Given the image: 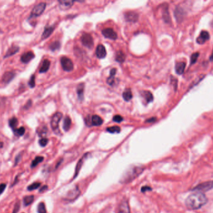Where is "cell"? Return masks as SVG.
Instances as JSON below:
<instances>
[{"mask_svg":"<svg viewBox=\"0 0 213 213\" xmlns=\"http://www.w3.org/2000/svg\"><path fill=\"white\" fill-rule=\"evenodd\" d=\"M207 199L204 193L197 192L193 193L186 200L185 204L190 209H198L206 204Z\"/></svg>","mask_w":213,"mask_h":213,"instance_id":"1","label":"cell"},{"mask_svg":"<svg viewBox=\"0 0 213 213\" xmlns=\"http://www.w3.org/2000/svg\"><path fill=\"white\" fill-rule=\"evenodd\" d=\"M144 169L145 168L141 165L133 166L131 168H129L123 174L122 178H121L120 182L124 184L130 183L140 176L144 171Z\"/></svg>","mask_w":213,"mask_h":213,"instance_id":"2","label":"cell"},{"mask_svg":"<svg viewBox=\"0 0 213 213\" xmlns=\"http://www.w3.org/2000/svg\"><path fill=\"white\" fill-rule=\"evenodd\" d=\"M213 188V181L205 182L197 185L192 189V191L200 192H205L209 191Z\"/></svg>","mask_w":213,"mask_h":213,"instance_id":"3","label":"cell"},{"mask_svg":"<svg viewBox=\"0 0 213 213\" xmlns=\"http://www.w3.org/2000/svg\"><path fill=\"white\" fill-rule=\"evenodd\" d=\"M62 118V114L60 112H57L56 113H55L53 116L52 117L51 119V128L52 129V130L54 131L57 133H59V123L60 122V121L61 120Z\"/></svg>","mask_w":213,"mask_h":213,"instance_id":"4","label":"cell"},{"mask_svg":"<svg viewBox=\"0 0 213 213\" xmlns=\"http://www.w3.org/2000/svg\"><path fill=\"white\" fill-rule=\"evenodd\" d=\"M61 64L62 69L66 71L70 72L74 69V64L69 58L62 56L61 58Z\"/></svg>","mask_w":213,"mask_h":213,"instance_id":"5","label":"cell"},{"mask_svg":"<svg viewBox=\"0 0 213 213\" xmlns=\"http://www.w3.org/2000/svg\"><path fill=\"white\" fill-rule=\"evenodd\" d=\"M46 7V3H40L33 8L31 13L30 18L40 16L44 11Z\"/></svg>","mask_w":213,"mask_h":213,"instance_id":"6","label":"cell"},{"mask_svg":"<svg viewBox=\"0 0 213 213\" xmlns=\"http://www.w3.org/2000/svg\"><path fill=\"white\" fill-rule=\"evenodd\" d=\"M81 42L84 46L91 49L94 46V40L93 38L90 34L84 33L81 36Z\"/></svg>","mask_w":213,"mask_h":213,"instance_id":"7","label":"cell"},{"mask_svg":"<svg viewBox=\"0 0 213 213\" xmlns=\"http://www.w3.org/2000/svg\"><path fill=\"white\" fill-rule=\"evenodd\" d=\"M80 191L79 187L75 186L73 189H72L69 191H68L66 195L64 200L67 201H73L75 200L77 197L80 195Z\"/></svg>","mask_w":213,"mask_h":213,"instance_id":"8","label":"cell"},{"mask_svg":"<svg viewBox=\"0 0 213 213\" xmlns=\"http://www.w3.org/2000/svg\"><path fill=\"white\" fill-rule=\"evenodd\" d=\"M102 33L104 37L115 40L117 38V34L112 28H105L102 31Z\"/></svg>","mask_w":213,"mask_h":213,"instance_id":"9","label":"cell"},{"mask_svg":"<svg viewBox=\"0 0 213 213\" xmlns=\"http://www.w3.org/2000/svg\"><path fill=\"white\" fill-rule=\"evenodd\" d=\"M210 35L209 33L207 31H202L197 38H196V43L199 45H203L209 40Z\"/></svg>","mask_w":213,"mask_h":213,"instance_id":"10","label":"cell"},{"mask_svg":"<svg viewBox=\"0 0 213 213\" xmlns=\"http://www.w3.org/2000/svg\"><path fill=\"white\" fill-rule=\"evenodd\" d=\"M175 16L176 19L178 22L181 23L183 20L184 18H185L186 15V13L184 9L180 7V6H177L175 10Z\"/></svg>","mask_w":213,"mask_h":213,"instance_id":"11","label":"cell"},{"mask_svg":"<svg viewBox=\"0 0 213 213\" xmlns=\"http://www.w3.org/2000/svg\"><path fill=\"white\" fill-rule=\"evenodd\" d=\"M118 213H130L129 204L127 200H123L120 202Z\"/></svg>","mask_w":213,"mask_h":213,"instance_id":"12","label":"cell"},{"mask_svg":"<svg viewBox=\"0 0 213 213\" xmlns=\"http://www.w3.org/2000/svg\"><path fill=\"white\" fill-rule=\"evenodd\" d=\"M125 19L129 22H136L138 21V14L134 11H128L125 13Z\"/></svg>","mask_w":213,"mask_h":213,"instance_id":"13","label":"cell"},{"mask_svg":"<svg viewBox=\"0 0 213 213\" xmlns=\"http://www.w3.org/2000/svg\"><path fill=\"white\" fill-rule=\"evenodd\" d=\"M95 54L97 58L100 59L104 58L106 55V51L105 46L103 45H99L96 48Z\"/></svg>","mask_w":213,"mask_h":213,"instance_id":"14","label":"cell"},{"mask_svg":"<svg viewBox=\"0 0 213 213\" xmlns=\"http://www.w3.org/2000/svg\"><path fill=\"white\" fill-rule=\"evenodd\" d=\"M35 57V55L32 51H28L22 55L21 57V61L24 62V63H28V62L31 61Z\"/></svg>","mask_w":213,"mask_h":213,"instance_id":"15","label":"cell"},{"mask_svg":"<svg viewBox=\"0 0 213 213\" xmlns=\"http://www.w3.org/2000/svg\"><path fill=\"white\" fill-rule=\"evenodd\" d=\"M87 154H84L83 157H82L80 160L78 161V163H77V165H76V167H75V173H74V179H75L77 176H78V174L79 173V171L80 170V169L82 166V165H83L84 164V162L85 161V159H86V158L87 157Z\"/></svg>","mask_w":213,"mask_h":213,"instance_id":"16","label":"cell"},{"mask_svg":"<svg viewBox=\"0 0 213 213\" xmlns=\"http://www.w3.org/2000/svg\"><path fill=\"white\" fill-rule=\"evenodd\" d=\"M162 14H163V18L164 21L166 23H171V17L169 15V13L168 11V4H166L165 5H164V7L163 8L162 11Z\"/></svg>","mask_w":213,"mask_h":213,"instance_id":"17","label":"cell"},{"mask_svg":"<svg viewBox=\"0 0 213 213\" xmlns=\"http://www.w3.org/2000/svg\"><path fill=\"white\" fill-rule=\"evenodd\" d=\"M186 62H178L175 65V71L179 75L183 74L184 71L186 68Z\"/></svg>","mask_w":213,"mask_h":213,"instance_id":"18","label":"cell"},{"mask_svg":"<svg viewBox=\"0 0 213 213\" xmlns=\"http://www.w3.org/2000/svg\"><path fill=\"white\" fill-rule=\"evenodd\" d=\"M14 76H15V75H14L13 72L11 71L6 72L2 77V81L4 83L8 84L9 82L11 81V80L14 78Z\"/></svg>","mask_w":213,"mask_h":213,"instance_id":"19","label":"cell"},{"mask_svg":"<svg viewBox=\"0 0 213 213\" xmlns=\"http://www.w3.org/2000/svg\"><path fill=\"white\" fill-rule=\"evenodd\" d=\"M19 46H16V45L12 46L11 47L9 48V49L8 50L5 56H4V58H6L8 57L14 55L19 51Z\"/></svg>","mask_w":213,"mask_h":213,"instance_id":"20","label":"cell"},{"mask_svg":"<svg viewBox=\"0 0 213 213\" xmlns=\"http://www.w3.org/2000/svg\"><path fill=\"white\" fill-rule=\"evenodd\" d=\"M54 26H46L42 35L41 37L42 40H45V39L49 37L50 35L52 33L53 31H54Z\"/></svg>","mask_w":213,"mask_h":213,"instance_id":"21","label":"cell"},{"mask_svg":"<svg viewBox=\"0 0 213 213\" xmlns=\"http://www.w3.org/2000/svg\"><path fill=\"white\" fill-rule=\"evenodd\" d=\"M50 65H51V62L49 60H44V61H43L42 64L40 67L39 72H41V73H44V72H47L49 68Z\"/></svg>","mask_w":213,"mask_h":213,"instance_id":"22","label":"cell"},{"mask_svg":"<svg viewBox=\"0 0 213 213\" xmlns=\"http://www.w3.org/2000/svg\"><path fill=\"white\" fill-rule=\"evenodd\" d=\"M59 5L61 9H67L70 8L74 3V1H64V0H62V1H59Z\"/></svg>","mask_w":213,"mask_h":213,"instance_id":"23","label":"cell"},{"mask_svg":"<svg viewBox=\"0 0 213 213\" xmlns=\"http://www.w3.org/2000/svg\"><path fill=\"white\" fill-rule=\"evenodd\" d=\"M103 119H102L98 115H93L92 117V124L93 126H99L102 124Z\"/></svg>","mask_w":213,"mask_h":213,"instance_id":"24","label":"cell"},{"mask_svg":"<svg viewBox=\"0 0 213 213\" xmlns=\"http://www.w3.org/2000/svg\"><path fill=\"white\" fill-rule=\"evenodd\" d=\"M142 95L145 100L146 101L147 103H151L153 101V96L151 92H150L148 91H145L142 93Z\"/></svg>","mask_w":213,"mask_h":213,"instance_id":"25","label":"cell"},{"mask_svg":"<svg viewBox=\"0 0 213 213\" xmlns=\"http://www.w3.org/2000/svg\"><path fill=\"white\" fill-rule=\"evenodd\" d=\"M84 84H79L77 88V93L78 94V98L81 101L84 98Z\"/></svg>","mask_w":213,"mask_h":213,"instance_id":"26","label":"cell"},{"mask_svg":"<svg viewBox=\"0 0 213 213\" xmlns=\"http://www.w3.org/2000/svg\"><path fill=\"white\" fill-rule=\"evenodd\" d=\"M71 126V119L69 116H66L63 123V129L65 131H68Z\"/></svg>","mask_w":213,"mask_h":213,"instance_id":"27","label":"cell"},{"mask_svg":"<svg viewBox=\"0 0 213 213\" xmlns=\"http://www.w3.org/2000/svg\"><path fill=\"white\" fill-rule=\"evenodd\" d=\"M122 96H123V98L124 99V100L126 101H129L130 100H131L133 97L131 89H130V88L126 89L123 93Z\"/></svg>","mask_w":213,"mask_h":213,"instance_id":"28","label":"cell"},{"mask_svg":"<svg viewBox=\"0 0 213 213\" xmlns=\"http://www.w3.org/2000/svg\"><path fill=\"white\" fill-rule=\"evenodd\" d=\"M18 121L16 117H13L9 120V126L13 130V131H15L16 130V127L18 126Z\"/></svg>","mask_w":213,"mask_h":213,"instance_id":"29","label":"cell"},{"mask_svg":"<svg viewBox=\"0 0 213 213\" xmlns=\"http://www.w3.org/2000/svg\"><path fill=\"white\" fill-rule=\"evenodd\" d=\"M125 55L122 51H118L116 53L115 60L119 62H123L125 60Z\"/></svg>","mask_w":213,"mask_h":213,"instance_id":"30","label":"cell"},{"mask_svg":"<svg viewBox=\"0 0 213 213\" xmlns=\"http://www.w3.org/2000/svg\"><path fill=\"white\" fill-rule=\"evenodd\" d=\"M34 200H35V197H34L33 195L26 196L25 197H24V198H23L24 204H25L26 206L30 205L34 201Z\"/></svg>","mask_w":213,"mask_h":213,"instance_id":"31","label":"cell"},{"mask_svg":"<svg viewBox=\"0 0 213 213\" xmlns=\"http://www.w3.org/2000/svg\"><path fill=\"white\" fill-rule=\"evenodd\" d=\"M205 76H206V75H200L199 76H198V77H197V78H196L195 80H194V81L193 82V83L191 84V86H190V88H189V89H191V88H193V87H194V86H196L197 84H199V83H200V82H201V81L203 79L205 78ZM189 89H188V90H189Z\"/></svg>","mask_w":213,"mask_h":213,"instance_id":"32","label":"cell"},{"mask_svg":"<svg viewBox=\"0 0 213 213\" xmlns=\"http://www.w3.org/2000/svg\"><path fill=\"white\" fill-rule=\"evenodd\" d=\"M106 131L110 133H119L121 131V129L118 126H114L109 127L106 129Z\"/></svg>","mask_w":213,"mask_h":213,"instance_id":"33","label":"cell"},{"mask_svg":"<svg viewBox=\"0 0 213 213\" xmlns=\"http://www.w3.org/2000/svg\"><path fill=\"white\" fill-rule=\"evenodd\" d=\"M61 47V43L58 41H56L52 42L49 46L50 50L52 51H54L56 50H59Z\"/></svg>","mask_w":213,"mask_h":213,"instance_id":"34","label":"cell"},{"mask_svg":"<svg viewBox=\"0 0 213 213\" xmlns=\"http://www.w3.org/2000/svg\"><path fill=\"white\" fill-rule=\"evenodd\" d=\"M43 160H44V157H42V156H37V157H36V158L34 159V160L32 162V163H31V168H33L36 167L40 163L42 162Z\"/></svg>","mask_w":213,"mask_h":213,"instance_id":"35","label":"cell"},{"mask_svg":"<svg viewBox=\"0 0 213 213\" xmlns=\"http://www.w3.org/2000/svg\"><path fill=\"white\" fill-rule=\"evenodd\" d=\"M37 212L38 213H46V206L44 202H40L37 206Z\"/></svg>","mask_w":213,"mask_h":213,"instance_id":"36","label":"cell"},{"mask_svg":"<svg viewBox=\"0 0 213 213\" xmlns=\"http://www.w3.org/2000/svg\"><path fill=\"white\" fill-rule=\"evenodd\" d=\"M41 184L40 182H34L28 187V190L32 191L35 190H37V188H39L41 186Z\"/></svg>","mask_w":213,"mask_h":213,"instance_id":"37","label":"cell"},{"mask_svg":"<svg viewBox=\"0 0 213 213\" xmlns=\"http://www.w3.org/2000/svg\"><path fill=\"white\" fill-rule=\"evenodd\" d=\"M199 56H200V53L196 52V53H193L191 56V61H191V65H193V64L196 63Z\"/></svg>","mask_w":213,"mask_h":213,"instance_id":"38","label":"cell"},{"mask_svg":"<svg viewBox=\"0 0 213 213\" xmlns=\"http://www.w3.org/2000/svg\"><path fill=\"white\" fill-rule=\"evenodd\" d=\"M14 133H15V134L16 136H21L25 133V128L24 127H20L18 129H16V130L15 131H14Z\"/></svg>","mask_w":213,"mask_h":213,"instance_id":"39","label":"cell"},{"mask_svg":"<svg viewBox=\"0 0 213 213\" xmlns=\"http://www.w3.org/2000/svg\"><path fill=\"white\" fill-rule=\"evenodd\" d=\"M35 75H32L30 77V81L28 82V84L30 86V88H33L35 87Z\"/></svg>","mask_w":213,"mask_h":213,"instance_id":"40","label":"cell"},{"mask_svg":"<svg viewBox=\"0 0 213 213\" xmlns=\"http://www.w3.org/2000/svg\"><path fill=\"white\" fill-rule=\"evenodd\" d=\"M171 84L173 85L175 91H176L178 88V80L173 76H171Z\"/></svg>","mask_w":213,"mask_h":213,"instance_id":"41","label":"cell"},{"mask_svg":"<svg viewBox=\"0 0 213 213\" xmlns=\"http://www.w3.org/2000/svg\"><path fill=\"white\" fill-rule=\"evenodd\" d=\"M39 143L41 146L44 147L48 143V139L46 138H42L39 141Z\"/></svg>","mask_w":213,"mask_h":213,"instance_id":"42","label":"cell"},{"mask_svg":"<svg viewBox=\"0 0 213 213\" xmlns=\"http://www.w3.org/2000/svg\"><path fill=\"white\" fill-rule=\"evenodd\" d=\"M113 120H114V121H115V122L120 123V122H122V121L123 120V118L120 115L117 114V115H115V116H114Z\"/></svg>","mask_w":213,"mask_h":213,"instance_id":"43","label":"cell"},{"mask_svg":"<svg viewBox=\"0 0 213 213\" xmlns=\"http://www.w3.org/2000/svg\"><path fill=\"white\" fill-rule=\"evenodd\" d=\"M114 77L115 76H110L107 78V80H106V83H107L110 86H113V84H114V82H115V77Z\"/></svg>","mask_w":213,"mask_h":213,"instance_id":"44","label":"cell"},{"mask_svg":"<svg viewBox=\"0 0 213 213\" xmlns=\"http://www.w3.org/2000/svg\"><path fill=\"white\" fill-rule=\"evenodd\" d=\"M47 131V129L46 128V127H43L42 129L41 130H40L39 132V136H42V138H44V136L46 134Z\"/></svg>","mask_w":213,"mask_h":213,"instance_id":"45","label":"cell"},{"mask_svg":"<svg viewBox=\"0 0 213 213\" xmlns=\"http://www.w3.org/2000/svg\"><path fill=\"white\" fill-rule=\"evenodd\" d=\"M19 209H20V202H18L16 203L15 206H14L12 213H17Z\"/></svg>","mask_w":213,"mask_h":213,"instance_id":"46","label":"cell"},{"mask_svg":"<svg viewBox=\"0 0 213 213\" xmlns=\"http://www.w3.org/2000/svg\"><path fill=\"white\" fill-rule=\"evenodd\" d=\"M152 188L150 186H143L141 189V191L142 192H145L146 191H152Z\"/></svg>","mask_w":213,"mask_h":213,"instance_id":"47","label":"cell"},{"mask_svg":"<svg viewBox=\"0 0 213 213\" xmlns=\"http://www.w3.org/2000/svg\"><path fill=\"white\" fill-rule=\"evenodd\" d=\"M6 186V184L3 183L0 185V195H1V194L3 192V191H4V190H5Z\"/></svg>","mask_w":213,"mask_h":213,"instance_id":"48","label":"cell"},{"mask_svg":"<svg viewBox=\"0 0 213 213\" xmlns=\"http://www.w3.org/2000/svg\"><path fill=\"white\" fill-rule=\"evenodd\" d=\"M21 159V154H19L15 159V161H14V163H14V166L17 165V164L19 163V161H20Z\"/></svg>","mask_w":213,"mask_h":213,"instance_id":"49","label":"cell"},{"mask_svg":"<svg viewBox=\"0 0 213 213\" xmlns=\"http://www.w3.org/2000/svg\"><path fill=\"white\" fill-rule=\"evenodd\" d=\"M31 104H32V101H31V100H29V101H28V103H27L26 104V105L25 106V108L26 109H29V108L31 107Z\"/></svg>","mask_w":213,"mask_h":213,"instance_id":"50","label":"cell"},{"mask_svg":"<svg viewBox=\"0 0 213 213\" xmlns=\"http://www.w3.org/2000/svg\"><path fill=\"white\" fill-rule=\"evenodd\" d=\"M116 72H117V70L115 68H113L110 70V76H115Z\"/></svg>","mask_w":213,"mask_h":213,"instance_id":"51","label":"cell"},{"mask_svg":"<svg viewBox=\"0 0 213 213\" xmlns=\"http://www.w3.org/2000/svg\"><path fill=\"white\" fill-rule=\"evenodd\" d=\"M156 121H157L156 118H150V119H147L146 121V123H153V122Z\"/></svg>","mask_w":213,"mask_h":213,"instance_id":"52","label":"cell"},{"mask_svg":"<svg viewBox=\"0 0 213 213\" xmlns=\"http://www.w3.org/2000/svg\"><path fill=\"white\" fill-rule=\"evenodd\" d=\"M47 190V186H42V187L40 189L39 192H44L45 191H46Z\"/></svg>","mask_w":213,"mask_h":213,"instance_id":"53","label":"cell"},{"mask_svg":"<svg viewBox=\"0 0 213 213\" xmlns=\"http://www.w3.org/2000/svg\"><path fill=\"white\" fill-rule=\"evenodd\" d=\"M209 60H210L211 61H213V50H212V53H211V55L210 56Z\"/></svg>","mask_w":213,"mask_h":213,"instance_id":"54","label":"cell"},{"mask_svg":"<svg viewBox=\"0 0 213 213\" xmlns=\"http://www.w3.org/2000/svg\"><path fill=\"white\" fill-rule=\"evenodd\" d=\"M3 147V143L0 141V149L2 148Z\"/></svg>","mask_w":213,"mask_h":213,"instance_id":"55","label":"cell"},{"mask_svg":"<svg viewBox=\"0 0 213 213\" xmlns=\"http://www.w3.org/2000/svg\"><path fill=\"white\" fill-rule=\"evenodd\" d=\"M211 26L213 27V20L212 21V22H211Z\"/></svg>","mask_w":213,"mask_h":213,"instance_id":"56","label":"cell"}]
</instances>
